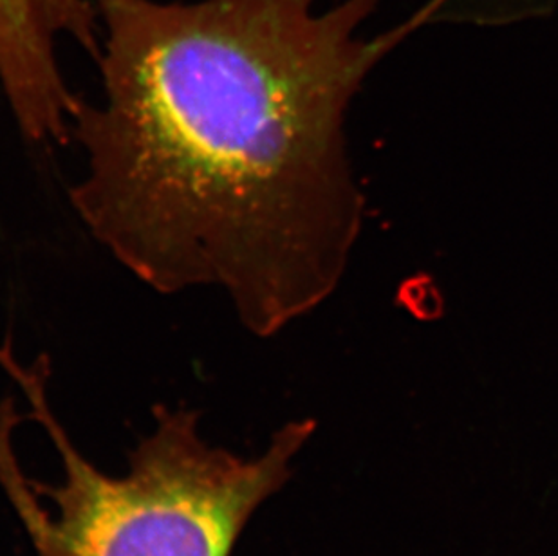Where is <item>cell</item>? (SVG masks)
I'll return each instance as SVG.
<instances>
[{"instance_id": "7a4b0ae2", "label": "cell", "mask_w": 558, "mask_h": 556, "mask_svg": "<svg viewBox=\"0 0 558 556\" xmlns=\"http://www.w3.org/2000/svg\"><path fill=\"white\" fill-rule=\"evenodd\" d=\"M0 363L32 404L62 462L57 486L27 478L16 459L13 399L0 403V486L37 556H232L253 513L277 494L315 432L291 421L268 448L243 457L199 434V412L154 407L153 431L123 475L101 472L74 446L48 399L46 356L24 367L0 349Z\"/></svg>"}, {"instance_id": "6da1fadb", "label": "cell", "mask_w": 558, "mask_h": 556, "mask_svg": "<svg viewBox=\"0 0 558 556\" xmlns=\"http://www.w3.org/2000/svg\"><path fill=\"white\" fill-rule=\"evenodd\" d=\"M93 2L101 100L71 121L85 228L158 293L221 289L253 335L310 315L364 226L349 107L422 13L365 38L381 0Z\"/></svg>"}, {"instance_id": "3957f363", "label": "cell", "mask_w": 558, "mask_h": 556, "mask_svg": "<svg viewBox=\"0 0 558 556\" xmlns=\"http://www.w3.org/2000/svg\"><path fill=\"white\" fill-rule=\"evenodd\" d=\"M100 19L93 0H0V84L22 134L63 143L80 100L57 60L60 37L100 57Z\"/></svg>"}, {"instance_id": "277c9868", "label": "cell", "mask_w": 558, "mask_h": 556, "mask_svg": "<svg viewBox=\"0 0 558 556\" xmlns=\"http://www.w3.org/2000/svg\"><path fill=\"white\" fill-rule=\"evenodd\" d=\"M558 0H447L439 22L506 26L554 13Z\"/></svg>"}]
</instances>
